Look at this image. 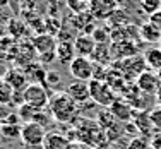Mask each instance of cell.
<instances>
[{
    "instance_id": "cell-1",
    "label": "cell",
    "mask_w": 161,
    "mask_h": 149,
    "mask_svg": "<svg viewBox=\"0 0 161 149\" xmlns=\"http://www.w3.org/2000/svg\"><path fill=\"white\" fill-rule=\"evenodd\" d=\"M48 112H50V117L58 124H74L77 120V117L80 115L79 105L65 91H58V93L50 96Z\"/></svg>"
},
{
    "instance_id": "cell-2",
    "label": "cell",
    "mask_w": 161,
    "mask_h": 149,
    "mask_svg": "<svg viewBox=\"0 0 161 149\" xmlns=\"http://www.w3.org/2000/svg\"><path fill=\"white\" fill-rule=\"evenodd\" d=\"M74 125H75V139L84 146L98 149L101 146L110 144L108 139H106V132L96 124V120L93 122L89 118H77L74 122Z\"/></svg>"
},
{
    "instance_id": "cell-3",
    "label": "cell",
    "mask_w": 161,
    "mask_h": 149,
    "mask_svg": "<svg viewBox=\"0 0 161 149\" xmlns=\"http://www.w3.org/2000/svg\"><path fill=\"white\" fill-rule=\"evenodd\" d=\"M89 93H91V101L96 103L98 106L103 108H110L115 101H117V93L108 86L105 81H89Z\"/></svg>"
},
{
    "instance_id": "cell-4",
    "label": "cell",
    "mask_w": 161,
    "mask_h": 149,
    "mask_svg": "<svg viewBox=\"0 0 161 149\" xmlns=\"http://www.w3.org/2000/svg\"><path fill=\"white\" fill-rule=\"evenodd\" d=\"M112 67L118 69V70L125 75V79H127L129 82L137 81L139 75L147 70L146 60H144V57H141V55H134V57H130V58H125V60H122L120 63L115 62Z\"/></svg>"
},
{
    "instance_id": "cell-5",
    "label": "cell",
    "mask_w": 161,
    "mask_h": 149,
    "mask_svg": "<svg viewBox=\"0 0 161 149\" xmlns=\"http://www.w3.org/2000/svg\"><path fill=\"white\" fill-rule=\"evenodd\" d=\"M22 96H24V103H28L33 108L36 110L48 108L50 96L47 93V86H43V84H36V82L28 84V87L22 91Z\"/></svg>"
},
{
    "instance_id": "cell-6",
    "label": "cell",
    "mask_w": 161,
    "mask_h": 149,
    "mask_svg": "<svg viewBox=\"0 0 161 149\" xmlns=\"http://www.w3.org/2000/svg\"><path fill=\"white\" fill-rule=\"evenodd\" d=\"M47 130L43 125L36 124V122H29V124H22L21 127V141L24 146H43Z\"/></svg>"
},
{
    "instance_id": "cell-7",
    "label": "cell",
    "mask_w": 161,
    "mask_h": 149,
    "mask_svg": "<svg viewBox=\"0 0 161 149\" xmlns=\"http://www.w3.org/2000/svg\"><path fill=\"white\" fill-rule=\"evenodd\" d=\"M69 70H70V75L75 81L89 82L94 74V62L87 57H75L72 60V63L69 65Z\"/></svg>"
},
{
    "instance_id": "cell-8",
    "label": "cell",
    "mask_w": 161,
    "mask_h": 149,
    "mask_svg": "<svg viewBox=\"0 0 161 149\" xmlns=\"http://www.w3.org/2000/svg\"><path fill=\"white\" fill-rule=\"evenodd\" d=\"M118 10L117 0H89V10L94 19H110Z\"/></svg>"
},
{
    "instance_id": "cell-9",
    "label": "cell",
    "mask_w": 161,
    "mask_h": 149,
    "mask_svg": "<svg viewBox=\"0 0 161 149\" xmlns=\"http://www.w3.org/2000/svg\"><path fill=\"white\" fill-rule=\"evenodd\" d=\"M136 84L141 89V93L149 94V96H156L158 91H159V87H161V81L158 77V72L149 70V69L144 72V74L139 75V79L136 81Z\"/></svg>"
},
{
    "instance_id": "cell-10",
    "label": "cell",
    "mask_w": 161,
    "mask_h": 149,
    "mask_svg": "<svg viewBox=\"0 0 161 149\" xmlns=\"http://www.w3.org/2000/svg\"><path fill=\"white\" fill-rule=\"evenodd\" d=\"M108 110L112 112L115 120L120 122V124H129V122H132L134 113H136V110L132 108V105H130L129 101H125L124 98H120V96L117 98V101H115Z\"/></svg>"
},
{
    "instance_id": "cell-11",
    "label": "cell",
    "mask_w": 161,
    "mask_h": 149,
    "mask_svg": "<svg viewBox=\"0 0 161 149\" xmlns=\"http://www.w3.org/2000/svg\"><path fill=\"white\" fill-rule=\"evenodd\" d=\"M65 93L69 94L75 103L80 106L84 103L91 101V93H89V82H84V81H74L67 86Z\"/></svg>"
},
{
    "instance_id": "cell-12",
    "label": "cell",
    "mask_w": 161,
    "mask_h": 149,
    "mask_svg": "<svg viewBox=\"0 0 161 149\" xmlns=\"http://www.w3.org/2000/svg\"><path fill=\"white\" fill-rule=\"evenodd\" d=\"M57 47H58V40L50 33L38 34L33 38V48L36 50L38 55H47V53H55Z\"/></svg>"
},
{
    "instance_id": "cell-13",
    "label": "cell",
    "mask_w": 161,
    "mask_h": 149,
    "mask_svg": "<svg viewBox=\"0 0 161 149\" xmlns=\"http://www.w3.org/2000/svg\"><path fill=\"white\" fill-rule=\"evenodd\" d=\"M132 122H134V125L137 127V130H139V135L151 139V137L156 134L154 132V125H153V122H151V115H149V112H136V113H134Z\"/></svg>"
},
{
    "instance_id": "cell-14",
    "label": "cell",
    "mask_w": 161,
    "mask_h": 149,
    "mask_svg": "<svg viewBox=\"0 0 161 149\" xmlns=\"http://www.w3.org/2000/svg\"><path fill=\"white\" fill-rule=\"evenodd\" d=\"M96 45L98 43L94 41V38L91 34H79L74 40V48H75L77 57H87V58H91L94 50H96Z\"/></svg>"
},
{
    "instance_id": "cell-15",
    "label": "cell",
    "mask_w": 161,
    "mask_h": 149,
    "mask_svg": "<svg viewBox=\"0 0 161 149\" xmlns=\"http://www.w3.org/2000/svg\"><path fill=\"white\" fill-rule=\"evenodd\" d=\"M70 141L69 137H65L64 134L58 132H50L45 137V142H43V149H69L70 147Z\"/></svg>"
},
{
    "instance_id": "cell-16",
    "label": "cell",
    "mask_w": 161,
    "mask_h": 149,
    "mask_svg": "<svg viewBox=\"0 0 161 149\" xmlns=\"http://www.w3.org/2000/svg\"><path fill=\"white\" fill-rule=\"evenodd\" d=\"M105 82L108 84L110 87H112L115 93H122V91H124V87L129 84V81L125 79V75L122 74V72L118 70V69H115V67H112V69L108 70Z\"/></svg>"
},
{
    "instance_id": "cell-17",
    "label": "cell",
    "mask_w": 161,
    "mask_h": 149,
    "mask_svg": "<svg viewBox=\"0 0 161 149\" xmlns=\"http://www.w3.org/2000/svg\"><path fill=\"white\" fill-rule=\"evenodd\" d=\"M57 58H58V62L62 63H69L70 65L72 60L77 57V53H75V48H74V43H69V41H62V43H58V47H57Z\"/></svg>"
},
{
    "instance_id": "cell-18",
    "label": "cell",
    "mask_w": 161,
    "mask_h": 149,
    "mask_svg": "<svg viewBox=\"0 0 161 149\" xmlns=\"http://www.w3.org/2000/svg\"><path fill=\"white\" fill-rule=\"evenodd\" d=\"M144 60H146V65H147L149 70H154L158 72L161 69V48H147L142 53Z\"/></svg>"
},
{
    "instance_id": "cell-19",
    "label": "cell",
    "mask_w": 161,
    "mask_h": 149,
    "mask_svg": "<svg viewBox=\"0 0 161 149\" xmlns=\"http://www.w3.org/2000/svg\"><path fill=\"white\" fill-rule=\"evenodd\" d=\"M139 34L144 41H147V43H159V38H161V31L156 26H153L149 21L141 26Z\"/></svg>"
},
{
    "instance_id": "cell-20",
    "label": "cell",
    "mask_w": 161,
    "mask_h": 149,
    "mask_svg": "<svg viewBox=\"0 0 161 149\" xmlns=\"http://www.w3.org/2000/svg\"><path fill=\"white\" fill-rule=\"evenodd\" d=\"M110 58H112V50L106 47L105 43L96 45V50H94L91 60H93L94 63H99V65H105L106 67V63H110Z\"/></svg>"
},
{
    "instance_id": "cell-21",
    "label": "cell",
    "mask_w": 161,
    "mask_h": 149,
    "mask_svg": "<svg viewBox=\"0 0 161 149\" xmlns=\"http://www.w3.org/2000/svg\"><path fill=\"white\" fill-rule=\"evenodd\" d=\"M96 124L106 132L117 124V120H115V117L112 115L110 110H99V112L96 113Z\"/></svg>"
},
{
    "instance_id": "cell-22",
    "label": "cell",
    "mask_w": 161,
    "mask_h": 149,
    "mask_svg": "<svg viewBox=\"0 0 161 149\" xmlns=\"http://www.w3.org/2000/svg\"><path fill=\"white\" fill-rule=\"evenodd\" d=\"M124 137H127L125 135V125L120 124V122H117L110 130H106V139H108V142L112 144V146H115L117 141L124 139Z\"/></svg>"
},
{
    "instance_id": "cell-23",
    "label": "cell",
    "mask_w": 161,
    "mask_h": 149,
    "mask_svg": "<svg viewBox=\"0 0 161 149\" xmlns=\"http://www.w3.org/2000/svg\"><path fill=\"white\" fill-rule=\"evenodd\" d=\"M40 112V110L33 108V106H29L28 103H22L21 106H19V120H22L24 124H29V122H34V117H36V113Z\"/></svg>"
},
{
    "instance_id": "cell-24",
    "label": "cell",
    "mask_w": 161,
    "mask_h": 149,
    "mask_svg": "<svg viewBox=\"0 0 161 149\" xmlns=\"http://www.w3.org/2000/svg\"><path fill=\"white\" fill-rule=\"evenodd\" d=\"M21 127L22 125L17 124H2L0 134L7 139H21Z\"/></svg>"
},
{
    "instance_id": "cell-25",
    "label": "cell",
    "mask_w": 161,
    "mask_h": 149,
    "mask_svg": "<svg viewBox=\"0 0 161 149\" xmlns=\"http://www.w3.org/2000/svg\"><path fill=\"white\" fill-rule=\"evenodd\" d=\"M127 149H153L151 146V139H147V137H134V139L129 141L127 144Z\"/></svg>"
},
{
    "instance_id": "cell-26",
    "label": "cell",
    "mask_w": 161,
    "mask_h": 149,
    "mask_svg": "<svg viewBox=\"0 0 161 149\" xmlns=\"http://www.w3.org/2000/svg\"><path fill=\"white\" fill-rule=\"evenodd\" d=\"M67 7L75 14V16H80V14L89 10V3L82 2V0H67Z\"/></svg>"
},
{
    "instance_id": "cell-27",
    "label": "cell",
    "mask_w": 161,
    "mask_h": 149,
    "mask_svg": "<svg viewBox=\"0 0 161 149\" xmlns=\"http://www.w3.org/2000/svg\"><path fill=\"white\" fill-rule=\"evenodd\" d=\"M141 5H142L144 12H147L149 16H153L154 12L161 10V0H141Z\"/></svg>"
},
{
    "instance_id": "cell-28",
    "label": "cell",
    "mask_w": 161,
    "mask_h": 149,
    "mask_svg": "<svg viewBox=\"0 0 161 149\" xmlns=\"http://www.w3.org/2000/svg\"><path fill=\"white\" fill-rule=\"evenodd\" d=\"M149 115H151V122H153V125H154V129L158 132H161V106L153 108L151 112H149Z\"/></svg>"
},
{
    "instance_id": "cell-29",
    "label": "cell",
    "mask_w": 161,
    "mask_h": 149,
    "mask_svg": "<svg viewBox=\"0 0 161 149\" xmlns=\"http://www.w3.org/2000/svg\"><path fill=\"white\" fill-rule=\"evenodd\" d=\"M60 81H62V77H60V74H58V72L50 70V72H47V84H45V86L57 87V86L60 84Z\"/></svg>"
},
{
    "instance_id": "cell-30",
    "label": "cell",
    "mask_w": 161,
    "mask_h": 149,
    "mask_svg": "<svg viewBox=\"0 0 161 149\" xmlns=\"http://www.w3.org/2000/svg\"><path fill=\"white\" fill-rule=\"evenodd\" d=\"M91 36L94 38V41H96L98 45H101V43H106V38H108V33H105L103 29H94L93 33H91Z\"/></svg>"
},
{
    "instance_id": "cell-31",
    "label": "cell",
    "mask_w": 161,
    "mask_h": 149,
    "mask_svg": "<svg viewBox=\"0 0 161 149\" xmlns=\"http://www.w3.org/2000/svg\"><path fill=\"white\" fill-rule=\"evenodd\" d=\"M149 22H151L153 26H156V28L161 31V10H158V12H154L153 16H149Z\"/></svg>"
},
{
    "instance_id": "cell-32",
    "label": "cell",
    "mask_w": 161,
    "mask_h": 149,
    "mask_svg": "<svg viewBox=\"0 0 161 149\" xmlns=\"http://www.w3.org/2000/svg\"><path fill=\"white\" fill-rule=\"evenodd\" d=\"M151 146L153 149H161V132H156L151 137Z\"/></svg>"
},
{
    "instance_id": "cell-33",
    "label": "cell",
    "mask_w": 161,
    "mask_h": 149,
    "mask_svg": "<svg viewBox=\"0 0 161 149\" xmlns=\"http://www.w3.org/2000/svg\"><path fill=\"white\" fill-rule=\"evenodd\" d=\"M156 103H158V106H161V87H159L158 94H156Z\"/></svg>"
},
{
    "instance_id": "cell-34",
    "label": "cell",
    "mask_w": 161,
    "mask_h": 149,
    "mask_svg": "<svg viewBox=\"0 0 161 149\" xmlns=\"http://www.w3.org/2000/svg\"><path fill=\"white\" fill-rule=\"evenodd\" d=\"M98 149H117V147L112 146V144H106V146H101V147H98Z\"/></svg>"
},
{
    "instance_id": "cell-35",
    "label": "cell",
    "mask_w": 161,
    "mask_h": 149,
    "mask_svg": "<svg viewBox=\"0 0 161 149\" xmlns=\"http://www.w3.org/2000/svg\"><path fill=\"white\" fill-rule=\"evenodd\" d=\"M24 149H43V146H24Z\"/></svg>"
},
{
    "instance_id": "cell-36",
    "label": "cell",
    "mask_w": 161,
    "mask_h": 149,
    "mask_svg": "<svg viewBox=\"0 0 161 149\" xmlns=\"http://www.w3.org/2000/svg\"><path fill=\"white\" fill-rule=\"evenodd\" d=\"M158 77H159V81H161V69L158 70Z\"/></svg>"
},
{
    "instance_id": "cell-37",
    "label": "cell",
    "mask_w": 161,
    "mask_h": 149,
    "mask_svg": "<svg viewBox=\"0 0 161 149\" xmlns=\"http://www.w3.org/2000/svg\"><path fill=\"white\" fill-rule=\"evenodd\" d=\"M7 2V0H0V5H3V3H5Z\"/></svg>"
},
{
    "instance_id": "cell-38",
    "label": "cell",
    "mask_w": 161,
    "mask_h": 149,
    "mask_svg": "<svg viewBox=\"0 0 161 149\" xmlns=\"http://www.w3.org/2000/svg\"><path fill=\"white\" fill-rule=\"evenodd\" d=\"M2 124H3V122H2V118H0V129H2Z\"/></svg>"
},
{
    "instance_id": "cell-39",
    "label": "cell",
    "mask_w": 161,
    "mask_h": 149,
    "mask_svg": "<svg viewBox=\"0 0 161 149\" xmlns=\"http://www.w3.org/2000/svg\"><path fill=\"white\" fill-rule=\"evenodd\" d=\"M159 48H161V38H159Z\"/></svg>"
},
{
    "instance_id": "cell-40",
    "label": "cell",
    "mask_w": 161,
    "mask_h": 149,
    "mask_svg": "<svg viewBox=\"0 0 161 149\" xmlns=\"http://www.w3.org/2000/svg\"><path fill=\"white\" fill-rule=\"evenodd\" d=\"M82 2H87V3H89V0H82Z\"/></svg>"
},
{
    "instance_id": "cell-41",
    "label": "cell",
    "mask_w": 161,
    "mask_h": 149,
    "mask_svg": "<svg viewBox=\"0 0 161 149\" xmlns=\"http://www.w3.org/2000/svg\"><path fill=\"white\" fill-rule=\"evenodd\" d=\"M0 149H5V147H0Z\"/></svg>"
}]
</instances>
